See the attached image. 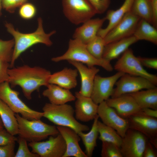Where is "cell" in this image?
I'll return each instance as SVG.
<instances>
[{
  "instance_id": "2e32d148",
  "label": "cell",
  "mask_w": 157,
  "mask_h": 157,
  "mask_svg": "<svg viewBox=\"0 0 157 157\" xmlns=\"http://www.w3.org/2000/svg\"><path fill=\"white\" fill-rule=\"evenodd\" d=\"M105 101L120 116L126 119L132 115L140 113L141 109L129 94L109 98Z\"/></svg>"
},
{
  "instance_id": "ab89813d",
  "label": "cell",
  "mask_w": 157,
  "mask_h": 157,
  "mask_svg": "<svg viewBox=\"0 0 157 157\" xmlns=\"http://www.w3.org/2000/svg\"><path fill=\"white\" fill-rule=\"evenodd\" d=\"M9 68V63L0 58V84L6 81L8 82L9 78L8 70Z\"/></svg>"
},
{
  "instance_id": "4dcf8cb0",
  "label": "cell",
  "mask_w": 157,
  "mask_h": 157,
  "mask_svg": "<svg viewBox=\"0 0 157 157\" xmlns=\"http://www.w3.org/2000/svg\"><path fill=\"white\" fill-rule=\"evenodd\" d=\"M105 45L104 38L98 35L85 45L87 50L90 54L98 59L103 58Z\"/></svg>"
},
{
  "instance_id": "3957f363",
  "label": "cell",
  "mask_w": 157,
  "mask_h": 157,
  "mask_svg": "<svg viewBox=\"0 0 157 157\" xmlns=\"http://www.w3.org/2000/svg\"><path fill=\"white\" fill-rule=\"evenodd\" d=\"M42 110L43 117L57 126L69 127L78 133L89 130L88 126L81 124L76 119L74 116V109L70 105L47 103L43 107Z\"/></svg>"
},
{
  "instance_id": "f1b7e54d",
  "label": "cell",
  "mask_w": 157,
  "mask_h": 157,
  "mask_svg": "<svg viewBox=\"0 0 157 157\" xmlns=\"http://www.w3.org/2000/svg\"><path fill=\"white\" fill-rule=\"evenodd\" d=\"M130 12L152 24V16L150 0H134Z\"/></svg>"
},
{
  "instance_id": "e0dca14e",
  "label": "cell",
  "mask_w": 157,
  "mask_h": 157,
  "mask_svg": "<svg viewBox=\"0 0 157 157\" xmlns=\"http://www.w3.org/2000/svg\"><path fill=\"white\" fill-rule=\"evenodd\" d=\"M75 96L76 100L74 113L76 119L83 122L94 120L98 115V105L95 103L90 97L83 96L79 92H75Z\"/></svg>"
},
{
  "instance_id": "bcb514c9",
  "label": "cell",
  "mask_w": 157,
  "mask_h": 157,
  "mask_svg": "<svg viewBox=\"0 0 157 157\" xmlns=\"http://www.w3.org/2000/svg\"><path fill=\"white\" fill-rule=\"evenodd\" d=\"M1 0H0V16L1 15V9L2 8Z\"/></svg>"
},
{
  "instance_id": "4316f807",
  "label": "cell",
  "mask_w": 157,
  "mask_h": 157,
  "mask_svg": "<svg viewBox=\"0 0 157 157\" xmlns=\"http://www.w3.org/2000/svg\"><path fill=\"white\" fill-rule=\"evenodd\" d=\"M0 117L7 131L14 135L18 134V124L15 113L0 99Z\"/></svg>"
},
{
  "instance_id": "484cf974",
  "label": "cell",
  "mask_w": 157,
  "mask_h": 157,
  "mask_svg": "<svg viewBox=\"0 0 157 157\" xmlns=\"http://www.w3.org/2000/svg\"><path fill=\"white\" fill-rule=\"evenodd\" d=\"M151 24L141 19L135 28L133 35L136 39L145 40L157 44V30Z\"/></svg>"
},
{
  "instance_id": "7bdbcfd3",
  "label": "cell",
  "mask_w": 157,
  "mask_h": 157,
  "mask_svg": "<svg viewBox=\"0 0 157 157\" xmlns=\"http://www.w3.org/2000/svg\"><path fill=\"white\" fill-rule=\"evenodd\" d=\"M152 12V24L157 28V0H150Z\"/></svg>"
},
{
  "instance_id": "7a4b0ae2",
  "label": "cell",
  "mask_w": 157,
  "mask_h": 157,
  "mask_svg": "<svg viewBox=\"0 0 157 157\" xmlns=\"http://www.w3.org/2000/svg\"><path fill=\"white\" fill-rule=\"evenodd\" d=\"M38 27L34 32L23 33L15 29L10 23H6L5 26L7 31L14 37L15 45L10 68L13 67L15 61L20 55L32 46L38 43H42L48 46L53 43L50 39L51 36L56 33L55 30L48 33H46L43 28L42 21L41 18L38 19Z\"/></svg>"
},
{
  "instance_id": "ffe728a7",
  "label": "cell",
  "mask_w": 157,
  "mask_h": 157,
  "mask_svg": "<svg viewBox=\"0 0 157 157\" xmlns=\"http://www.w3.org/2000/svg\"><path fill=\"white\" fill-rule=\"evenodd\" d=\"M106 20L105 17L88 20L76 29L73 35V39L86 44L97 35Z\"/></svg>"
},
{
  "instance_id": "6da1fadb",
  "label": "cell",
  "mask_w": 157,
  "mask_h": 157,
  "mask_svg": "<svg viewBox=\"0 0 157 157\" xmlns=\"http://www.w3.org/2000/svg\"><path fill=\"white\" fill-rule=\"evenodd\" d=\"M8 74L10 85L12 88L20 86L24 96L28 100L31 99L34 91L48 85L51 74L49 71L43 68L27 65L9 68Z\"/></svg>"
},
{
  "instance_id": "60d3db41",
  "label": "cell",
  "mask_w": 157,
  "mask_h": 157,
  "mask_svg": "<svg viewBox=\"0 0 157 157\" xmlns=\"http://www.w3.org/2000/svg\"><path fill=\"white\" fill-rule=\"evenodd\" d=\"M138 58L142 66L157 69V58H149L138 57Z\"/></svg>"
},
{
  "instance_id": "f35d334b",
  "label": "cell",
  "mask_w": 157,
  "mask_h": 157,
  "mask_svg": "<svg viewBox=\"0 0 157 157\" xmlns=\"http://www.w3.org/2000/svg\"><path fill=\"white\" fill-rule=\"evenodd\" d=\"M17 138L6 129L0 130V145H6L17 141Z\"/></svg>"
},
{
  "instance_id": "7402d4cb",
  "label": "cell",
  "mask_w": 157,
  "mask_h": 157,
  "mask_svg": "<svg viewBox=\"0 0 157 157\" xmlns=\"http://www.w3.org/2000/svg\"><path fill=\"white\" fill-rule=\"evenodd\" d=\"M46 87L47 88L43 91L42 95L48 99L51 104L62 105L76 99L69 90L51 83H49Z\"/></svg>"
},
{
  "instance_id": "7c38bea8",
  "label": "cell",
  "mask_w": 157,
  "mask_h": 157,
  "mask_svg": "<svg viewBox=\"0 0 157 157\" xmlns=\"http://www.w3.org/2000/svg\"><path fill=\"white\" fill-rule=\"evenodd\" d=\"M140 19L130 11L126 14L104 38L106 45L133 35Z\"/></svg>"
},
{
  "instance_id": "d4e9b609",
  "label": "cell",
  "mask_w": 157,
  "mask_h": 157,
  "mask_svg": "<svg viewBox=\"0 0 157 157\" xmlns=\"http://www.w3.org/2000/svg\"><path fill=\"white\" fill-rule=\"evenodd\" d=\"M141 108L157 110V88L140 90L129 94Z\"/></svg>"
},
{
  "instance_id": "8fae6325",
  "label": "cell",
  "mask_w": 157,
  "mask_h": 157,
  "mask_svg": "<svg viewBox=\"0 0 157 157\" xmlns=\"http://www.w3.org/2000/svg\"><path fill=\"white\" fill-rule=\"evenodd\" d=\"M148 139L141 133L129 128L120 147L123 157H142Z\"/></svg>"
},
{
  "instance_id": "ba28073f",
  "label": "cell",
  "mask_w": 157,
  "mask_h": 157,
  "mask_svg": "<svg viewBox=\"0 0 157 157\" xmlns=\"http://www.w3.org/2000/svg\"><path fill=\"white\" fill-rule=\"evenodd\" d=\"M113 69L124 74L143 77L156 86L157 85L156 75L149 73L143 68L138 57L134 55L130 49L129 48L123 53L116 62Z\"/></svg>"
},
{
  "instance_id": "83f0119b",
  "label": "cell",
  "mask_w": 157,
  "mask_h": 157,
  "mask_svg": "<svg viewBox=\"0 0 157 157\" xmlns=\"http://www.w3.org/2000/svg\"><path fill=\"white\" fill-rule=\"evenodd\" d=\"M99 117L97 115L94 119L93 124L90 131L87 133L81 132L78 134L82 140L85 147V153L87 157H91L97 146V140L99 133L97 122Z\"/></svg>"
},
{
  "instance_id": "d6986e66",
  "label": "cell",
  "mask_w": 157,
  "mask_h": 157,
  "mask_svg": "<svg viewBox=\"0 0 157 157\" xmlns=\"http://www.w3.org/2000/svg\"><path fill=\"white\" fill-rule=\"evenodd\" d=\"M56 127L66 145V151L63 157H87L79 146L81 138L78 133L69 127L61 126Z\"/></svg>"
},
{
  "instance_id": "9a60e30c",
  "label": "cell",
  "mask_w": 157,
  "mask_h": 157,
  "mask_svg": "<svg viewBox=\"0 0 157 157\" xmlns=\"http://www.w3.org/2000/svg\"><path fill=\"white\" fill-rule=\"evenodd\" d=\"M129 128L137 131L149 140L157 138V119L140 113L132 115L126 118Z\"/></svg>"
},
{
  "instance_id": "8d00e7d4",
  "label": "cell",
  "mask_w": 157,
  "mask_h": 157,
  "mask_svg": "<svg viewBox=\"0 0 157 157\" xmlns=\"http://www.w3.org/2000/svg\"><path fill=\"white\" fill-rule=\"evenodd\" d=\"M27 0H1L2 7L8 11L12 13L15 8L25 3Z\"/></svg>"
},
{
  "instance_id": "e575fe53",
  "label": "cell",
  "mask_w": 157,
  "mask_h": 157,
  "mask_svg": "<svg viewBox=\"0 0 157 157\" xmlns=\"http://www.w3.org/2000/svg\"><path fill=\"white\" fill-rule=\"evenodd\" d=\"M36 9L35 6L29 3H25L22 5L19 11V14L21 17L26 19H30L35 15Z\"/></svg>"
},
{
  "instance_id": "ac0fdd59",
  "label": "cell",
  "mask_w": 157,
  "mask_h": 157,
  "mask_svg": "<svg viewBox=\"0 0 157 157\" xmlns=\"http://www.w3.org/2000/svg\"><path fill=\"white\" fill-rule=\"evenodd\" d=\"M68 62L75 67L80 75L81 87L79 93L82 95L90 97L95 76L99 69L95 66L87 67L82 63L73 60Z\"/></svg>"
},
{
  "instance_id": "277c9868",
  "label": "cell",
  "mask_w": 157,
  "mask_h": 157,
  "mask_svg": "<svg viewBox=\"0 0 157 157\" xmlns=\"http://www.w3.org/2000/svg\"><path fill=\"white\" fill-rule=\"evenodd\" d=\"M18 124L19 136L31 142L40 141L49 136L59 133L57 127L47 124L40 119L29 120L15 113Z\"/></svg>"
},
{
  "instance_id": "9c48e42d",
  "label": "cell",
  "mask_w": 157,
  "mask_h": 157,
  "mask_svg": "<svg viewBox=\"0 0 157 157\" xmlns=\"http://www.w3.org/2000/svg\"><path fill=\"white\" fill-rule=\"evenodd\" d=\"M28 145L32 152L41 157H63L66 150L65 142L60 133L50 136L45 141L30 142Z\"/></svg>"
},
{
  "instance_id": "cb8c5ba5",
  "label": "cell",
  "mask_w": 157,
  "mask_h": 157,
  "mask_svg": "<svg viewBox=\"0 0 157 157\" xmlns=\"http://www.w3.org/2000/svg\"><path fill=\"white\" fill-rule=\"evenodd\" d=\"M134 0H125L118 9L116 10H108L105 18L108 21L106 27L101 28L98 31L97 35L104 38L122 19L127 13L130 11Z\"/></svg>"
},
{
  "instance_id": "52a82bcc",
  "label": "cell",
  "mask_w": 157,
  "mask_h": 157,
  "mask_svg": "<svg viewBox=\"0 0 157 157\" xmlns=\"http://www.w3.org/2000/svg\"><path fill=\"white\" fill-rule=\"evenodd\" d=\"M63 13L71 23L83 24L97 14L87 0H62Z\"/></svg>"
},
{
  "instance_id": "5bb4252c",
  "label": "cell",
  "mask_w": 157,
  "mask_h": 157,
  "mask_svg": "<svg viewBox=\"0 0 157 157\" xmlns=\"http://www.w3.org/2000/svg\"><path fill=\"white\" fill-rule=\"evenodd\" d=\"M97 115L102 122L114 129L122 138L124 136L129 128L127 119L120 116L105 101L98 104Z\"/></svg>"
},
{
  "instance_id": "ee69618b",
  "label": "cell",
  "mask_w": 157,
  "mask_h": 157,
  "mask_svg": "<svg viewBox=\"0 0 157 157\" xmlns=\"http://www.w3.org/2000/svg\"><path fill=\"white\" fill-rule=\"evenodd\" d=\"M140 113L147 116L157 118V110L149 108H143L141 109Z\"/></svg>"
},
{
  "instance_id": "f6af8a7d",
  "label": "cell",
  "mask_w": 157,
  "mask_h": 157,
  "mask_svg": "<svg viewBox=\"0 0 157 157\" xmlns=\"http://www.w3.org/2000/svg\"><path fill=\"white\" fill-rule=\"evenodd\" d=\"M4 125L2 120L0 117V130L2 129H3Z\"/></svg>"
},
{
  "instance_id": "1f68e13d",
  "label": "cell",
  "mask_w": 157,
  "mask_h": 157,
  "mask_svg": "<svg viewBox=\"0 0 157 157\" xmlns=\"http://www.w3.org/2000/svg\"><path fill=\"white\" fill-rule=\"evenodd\" d=\"M14 45V39L7 41L0 39V58L10 63L12 58Z\"/></svg>"
},
{
  "instance_id": "8992f818",
  "label": "cell",
  "mask_w": 157,
  "mask_h": 157,
  "mask_svg": "<svg viewBox=\"0 0 157 157\" xmlns=\"http://www.w3.org/2000/svg\"><path fill=\"white\" fill-rule=\"evenodd\" d=\"M18 92L12 89L8 81L0 84V99L15 113L20 114L24 118L29 120L39 119L43 113L33 110L25 104L19 97Z\"/></svg>"
},
{
  "instance_id": "b9f144b4",
  "label": "cell",
  "mask_w": 157,
  "mask_h": 157,
  "mask_svg": "<svg viewBox=\"0 0 157 157\" xmlns=\"http://www.w3.org/2000/svg\"><path fill=\"white\" fill-rule=\"evenodd\" d=\"M157 153L148 140L145 147L142 157H157Z\"/></svg>"
},
{
  "instance_id": "74e56055",
  "label": "cell",
  "mask_w": 157,
  "mask_h": 157,
  "mask_svg": "<svg viewBox=\"0 0 157 157\" xmlns=\"http://www.w3.org/2000/svg\"><path fill=\"white\" fill-rule=\"evenodd\" d=\"M15 142L0 145V157H15Z\"/></svg>"
},
{
  "instance_id": "d6a6232c",
  "label": "cell",
  "mask_w": 157,
  "mask_h": 157,
  "mask_svg": "<svg viewBox=\"0 0 157 157\" xmlns=\"http://www.w3.org/2000/svg\"><path fill=\"white\" fill-rule=\"evenodd\" d=\"M102 142L101 154L102 157H123L119 147L110 142Z\"/></svg>"
},
{
  "instance_id": "603a6c76",
  "label": "cell",
  "mask_w": 157,
  "mask_h": 157,
  "mask_svg": "<svg viewBox=\"0 0 157 157\" xmlns=\"http://www.w3.org/2000/svg\"><path fill=\"white\" fill-rule=\"evenodd\" d=\"M138 41L132 35L107 44L105 46L102 58L110 62L112 60L118 58L131 45Z\"/></svg>"
},
{
  "instance_id": "d590c367",
  "label": "cell",
  "mask_w": 157,
  "mask_h": 157,
  "mask_svg": "<svg viewBox=\"0 0 157 157\" xmlns=\"http://www.w3.org/2000/svg\"><path fill=\"white\" fill-rule=\"evenodd\" d=\"M94 9L97 14H102L110 6V0H87Z\"/></svg>"
},
{
  "instance_id": "44dd1931",
  "label": "cell",
  "mask_w": 157,
  "mask_h": 157,
  "mask_svg": "<svg viewBox=\"0 0 157 157\" xmlns=\"http://www.w3.org/2000/svg\"><path fill=\"white\" fill-rule=\"evenodd\" d=\"M78 75V71L76 69L65 67L61 71L51 74L49 83L55 84L69 90L77 86Z\"/></svg>"
},
{
  "instance_id": "5b68a950",
  "label": "cell",
  "mask_w": 157,
  "mask_h": 157,
  "mask_svg": "<svg viewBox=\"0 0 157 157\" xmlns=\"http://www.w3.org/2000/svg\"><path fill=\"white\" fill-rule=\"evenodd\" d=\"M54 62L63 60H73L86 64L88 67L99 66L108 72H111L113 67L110 62L104 59H98L93 57L87 50L85 45L74 39H70L67 51L63 55L51 59Z\"/></svg>"
},
{
  "instance_id": "836d02e7",
  "label": "cell",
  "mask_w": 157,
  "mask_h": 157,
  "mask_svg": "<svg viewBox=\"0 0 157 157\" xmlns=\"http://www.w3.org/2000/svg\"><path fill=\"white\" fill-rule=\"evenodd\" d=\"M19 147L15 157H39L37 154L31 152L28 148L27 141L24 138L19 136L17 138Z\"/></svg>"
},
{
  "instance_id": "f546056e",
  "label": "cell",
  "mask_w": 157,
  "mask_h": 157,
  "mask_svg": "<svg viewBox=\"0 0 157 157\" xmlns=\"http://www.w3.org/2000/svg\"><path fill=\"white\" fill-rule=\"evenodd\" d=\"M97 126L99 140L102 142L113 143L120 148L122 138L115 130L99 120L97 122Z\"/></svg>"
},
{
  "instance_id": "4fadbf2b",
  "label": "cell",
  "mask_w": 157,
  "mask_h": 157,
  "mask_svg": "<svg viewBox=\"0 0 157 157\" xmlns=\"http://www.w3.org/2000/svg\"><path fill=\"white\" fill-rule=\"evenodd\" d=\"M124 73L118 72L114 75L107 77L97 74L94 78L90 97L98 105L109 99L113 93L114 85Z\"/></svg>"
},
{
  "instance_id": "30bf717a",
  "label": "cell",
  "mask_w": 157,
  "mask_h": 157,
  "mask_svg": "<svg viewBox=\"0 0 157 157\" xmlns=\"http://www.w3.org/2000/svg\"><path fill=\"white\" fill-rule=\"evenodd\" d=\"M111 98L135 92L143 89L153 88L156 86L146 78L124 74L117 81Z\"/></svg>"
}]
</instances>
